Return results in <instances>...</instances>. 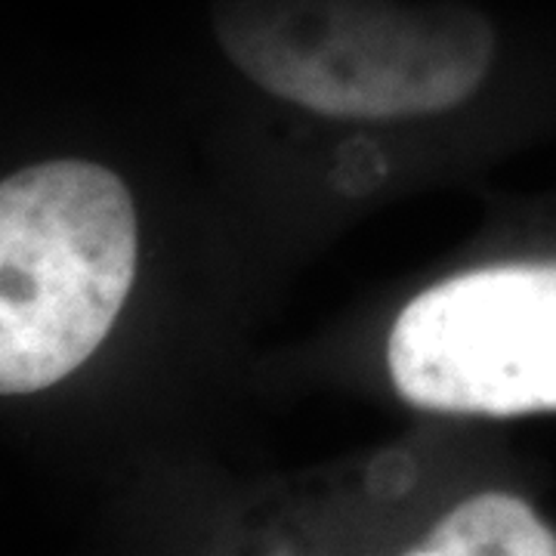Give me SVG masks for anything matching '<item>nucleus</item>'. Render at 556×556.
<instances>
[{
    "label": "nucleus",
    "instance_id": "f257e3e1",
    "mask_svg": "<svg viewBox=\"0 0 556 556\" xmlns=\"http://www.w3.org/2000/svg\"><path fill=\"white\" fill-rule=\"evenodd\" d=\"M214 28L260 87L340 118L442 112L495 53L485 16L455 0H217Z\"/></svg>",
    "mask_w": 556,
    "mask_h": 556
},
{
    "label": "nucleus",
    "instance_id": "f03ea898",
    "mask_svg": "<svg viewBox=\"0 0 556 556\" xmlns=\"http://www.w3.org/2000/svg\"><path fill=\"white\" fill-rule=\"evenodd\" d=\"M137 273V214L124 182L53 161L0 186V390H47L93 356Z\"/></svg>",
    "mask_w": 556,
    "mask_h": 556
},
{
    "label": "nucleus",
    "instance_id": "7ed1b4c3",
    "mask_svg": "<svg viewBox=\"0 0 556 556\" xmlns=\"http://www.w3.org/2000/svg\"><path fill=\"white\" fill-rule=\"evenodd\" d=\"M399 393L437 412L556 408V263L495 266L412 300L390 334Z\"/></svg>",
    "mask_w": 556,
    "mask_h": 556
},
{
    "label": "nucleus",
    "instance_id": "20e7f679",
    "mask_svg": "<svg viewBox=\"0 0 556 556\" xmlns=\"http://www.w3.org/2000/svg\"><path fill=\"white\" fill-rule=\"evenodd\" d=\"M412 556H556V535L526 501L479 495L442 519Z\"/></svg>",
    "mask_w": 556,
    "mask_h": 556
}]
</instances>
